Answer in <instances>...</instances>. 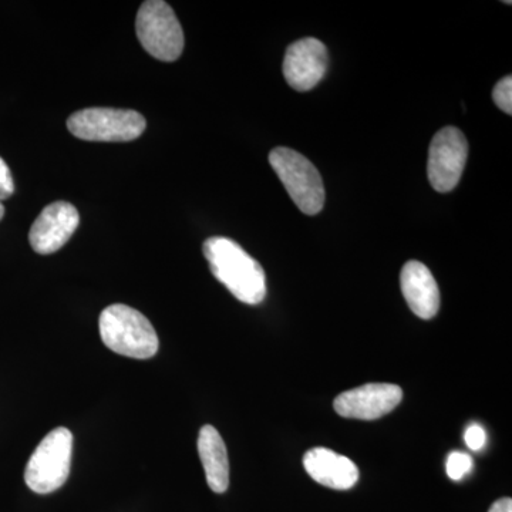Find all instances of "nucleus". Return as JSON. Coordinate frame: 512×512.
<instances>
[{"mask_svg": "<svg viewBox=\"0 0 512 512\" xmlns=\"http://www.w3.org/2000/svg\"><path fill=\"white\" fill-rule=\"evenodd\" d=\"M205 259L212 275L238 301L258 305L266 296L264 268L241 245L225 237H212L204 242Z\"/></svg>", "mask_w": 512, "mask_h": 512, "instance_id": "obj_1", "label": "nucleus"}, {"mask_svg": "<svg viewBox=\"0 0 512 512\" xmlns=\"http://www.w3.org/2000/svg\"><path fill=\"white\" fill-rule=\"evenodd\" d=\"M101 340L117 355L150 359L158 352V335L143 313L123 303H114L101 312Z\"/></svg>", "mask_w": 512, "mask_h": 512, "instance_id": "obj_2", "label": "nucleus"}, {"mask_svg": "<svg viewBox=\"0 0 512 512\" xmlns=\"http://www.w3.org/2000/svg\"><path fill=\"white\" fill-rule=\"evenodd\" d=\"M73 434L56 427L40 441L25 470V483L37 494H50L62 488L72 468Z\"/></svg>", "mask_w": 512, "mask_h": 512, "instance_id": "obj_3", "label": "nucleus"}, {"mask_svg": "<svg viewBox=\"0 0 512 512\" xmlns=\"http://www.w3.org/2000/svg\"><path fill=\"white\" fill-rule=\"evenodd\" d=\"M269 164L303 214L316 215L322 211L325 187L318 168L308 158L291 148L278 147L269 154Z\"/></svg>", "mask_w": 512, "mask_h": 512, "instance_id": "obj_4", "label": "nucleus"}, {"mask_svg": "<svg viewBox=\"0 0 512 512\" xmlns=\"http://www.w3.org/2000/svg\"><path fill=\"white\" fill-rule=\"evenodd\" d=\"M136 32L148 55L174 62L184 50V32L171 6L163 0H147L137 13Z\"/></svg>", "mask_w": 512, "mask_h": 512, "instance_id": "obj_5", "label": "nucleus"}, {"mask_svg": "<svg viewBox=\"0 0 512 512\" xmlns=\"http://www.w3.org/2000/svg\"><path fill=\"white\" fill-rule=\"evenodd\" d=\"M146 126V119L137 111L109 107L80 110L67 120V128L74 137L103 143L136 140L144 133Z\"/></svg>", "mask_w": 512, "mask_h": 512, "instance_id": "obj_6", "label": "nucleus"}, {"mask_svg": "<svg viewBox=\"0 0 512 512\" xmlns=\"http://www.w3.org/2000/svg\"><path fill=\"white\" fill-rule=\"evenodd\" d=\"M468 156L467 138L456 127L441 128L431 140L427 175L437 192L453 191L460 183Z\"/></svg>", "mask_w": 512, "mask_h": 512, "instance_id": "obj_7", "label": "nucleus"}, {"mask_svg": "<svg viewBox=\"0 0 512 512\" xmlns=\"http://www.w3.org/2000/svg\"><path fill=\"white\" fill-rule=\"evenodd\" d=\"M402 399L403 390L396 384L369 383L339 394L333 407L346 419L377 420L393 412Z\"/></svg>", "mask_w": 512, "mask_h": 512, "instance_id": "obj_8", "label": "nucleus"}, {"mask_svg": "<svg viewBox=\"0 0 512 512\" xmlns=\"http://www.w3.org/2000/svg\"><path fill=\"white\" fill-rule=\"evenodd\" d=\"M328 64V49L320 40L315 37L296 40L285 53L286 82L298 92H309L322 82Z\"/></svg>", "mask_w": 512, "mask_h": 512, "instance_id": "obj_9", "label": "nucleus"}, {"mask_svg": "<svg viewBox=\"0 0 512 512\" xmlns=\"http://www.w3.org/2000/svg\"><path fill=\"white\" fill-rule=\"evenodd\" d=\"M79 222V211L70 202L47 205L30 228L29 242L33 251L40 255L55 254L73 237Z\"/></svg>", "mask_w": 512, "mask_h": 512, "instance_id": "obj_10", "label": "nucleus"}, {"mask_svg": "<svg viewBox=\"0 0 512 512\" xmlns=\"http://www.w3.org/2000/svg\"><path fill=\"white\" fill-rule=\"evenodd\" d=\"M303 467L312 480L333 490H350L359 481V468L350 458L316 447L303 457Z\"/></svg>", "mask_w": 512, "mask_h": 512, "instance_id": "obj_11", "label": "nucleus"}, {"mask_svg": "<svg viewBox=\"0 0 512 512\" xmlns=\"http://www.w3.org/2000/svg\"><path fill=\"white\" fill-rule=\"evenodd\" d=\"M400 285L407 305L414 315L431 319L440 309V291L430 269L419 261H409L403 266Z\"/></svg>", "mask_w": 512, "mask_h": 512, "instance_id": "obj_12", "label": "nucleus"}, {"mask_svg": "<svg viewBox=\"0 0 512 512\" xmlns=\"http://www.w3.org/2000/svg\"><path fill=\"white\" fill-rule=\"evenodd\" d=\"M198 454L208 487L214 493L222 494L229 487V460L227 446L221 434L212 426H204L198 434Z\"/></svg>", "mask_w": 512, "mask_h": 512, "instance_id": "obj_13", "label": "nucleus"}, {"mask_svg": "<svg viewBox=\"0 0 512 512\" xmlns=\"http://www.w3.org/2000/svg\"><path fill=\"white\" fill-rule=\"evenodd\" d=\"M474 468V461L470 454L463 451H454L447 458V476L453 481H461Z\"/></svg>", "mask_w": 512, "mask_h": 512, "instance_id": "obj_14", "label": "nucleus"}, {"mask_svg": "<svg viewBox=\"0 0 512 512\" xmlns=\"http://www.w3.org/2000/svg\"><path fill=\"white\" fill-rule=\"evenodd\" d=\"M493 100L497 104L498 109L507 113L508 116L512 114V77L505 76L497 84L493 90Z\"/></svg>", "mask_w": 512, "mask_h": 512, "instance_id": "obj_15", "label": "nucleus"}, {"mask_svg": "<svg viewBox=\"0 0 512 512\" xmlns=\"http://www.w3.org/2000/svg\"><path fill=\"white\" fill-rule=\"evenodd\" d=\"M464 440H466L467 447L473 451L483 450L485 443H487V433L480 424L473 423L467 427L464 433Z\"/></svg>", "mask_w": 512, "mask_h": 512, "instance_id": "obj_16", "label": "nucleus"}, {"mask_svg": "<svg viewBox=\"0 0 512 512\" xmlns=\"http://www.w3.org/2000/svg\"><path fill=\"white\" fill-rule=\"evenodd\" d=\"M13 192H15V183H13L12 173L8 164L0 157V201L8 200Z\"/></svg>", "mask_w": 512, "mask_h": 512, "instance_id": "obj_17", "label": "nucleus"}, {"mask_svg": "<svg viewBox=\"0 0 512 512\" xmlns=\"http://www.w3.org/2000/svg\"><path fill=\"white\" fill-rule=\"evenodd\" d=\"M488 512H512L511 498L505 497L501 498V500L495 501Z\"/></svg>", "mask_w": 512, "mask_h": 512, "instance_id": "obj_18", "label": "nucleus"}, {"mask_svg": "<svg viewBox=\"0 0 512 512\" xmlns=\"http://www.w3.org/2000/svg\"><path fill=\"white\" fill-rule=\"evenodd\" d=\"M5 217V207H3L2 201H0V221Z\"/></svg>", "mask_w": 512, "mask_h": 512, "instance_id": "obj_19", "label": "nucleus"}]
</instances>
